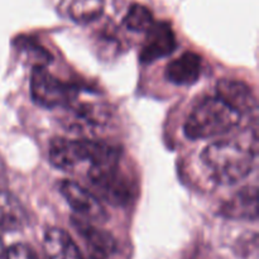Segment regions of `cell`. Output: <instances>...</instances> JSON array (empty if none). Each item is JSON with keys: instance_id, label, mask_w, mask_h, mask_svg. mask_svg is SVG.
<instances>
[{"instance_id": "obj_1", "label": "cell", "mask_w": 259, "mask_h": 259, "mask_svg": "<svg viewBox=\"0 0 259 259\" xmlns=\"http://www.w3.org/2000/svg\"><path fill=\"white\" fill-rule=\"evenodd\" d=\"M254 151L229 141L215 142L201 153V162L210 177L223 186L244 180L254 167Z\"/></svg>"}, {"instance_id": "obj_2", "label": "cell", "mask_w": 259, "mask_h": 259, "mask_svg": "<svg viewBox=\"0 0 259 259\" xmlns=\"http://www.w3.org/2000/svg\"><path fill=\"white\" fill-rule=\"evenodd\" d=\"M240 114L218 96L202 100L185 121L184 132L190 139H207L237 128Z\"/></svg>"}, {"instance_id": "obj_3", "label": "cell", "mask_w": 259, "mask_h": 259, "mask_svg": "<svg viewBox=\"0 0 259 259\" xmlns=\"http://www.w3.org/2000/svg\"><path fill=\"white\" fill-rule=\"evenodd\" d=\"M118 152L116 147L104 142L56 138L51 142L48 157L56 168L71 172L82 166L88 169Z\"/></svg>"}, {"instance_id": "obj_4", "label": "cell", "mask_w": 259, "mask_h": 259, "mask_svg": "<svg viewBox=\"0 0 259 259\" xmlns=\"http://www.w3.org/2000/svg\"><path fill=\"white\" fill-rule=\"evenodd\" d=\"M88 179L109 204L126 205L134 195L133 181L121 167V152L88 168Z\"/></svg>"}, {"instance_id": "obj_5", "label": "cell", "mask_w": 259, "mask_h": 259, "mask_svg": "<svg viewBox=\"0 0 259 259\" xmlns=\"http://www.w3.org/2000/svg\"><path fill=\"white\" fill-rule=\"evenodd\" d=\"M30 94L35 104L47 109L67 108L77 99V88L53 76L45 66H35L30 76Z\"/></svg>"}, {"instance_id": "obj_6", "label": "cell", "mask_w": 259, "mask_h": 259, "mask_svg": "<svg viewBox=\"0 0 259 259\" xmlns=\"http://www.w3.org/2000/svg\"><path fill=\"white\" fill-rule=\"evenodd\" d=\"M61 195L71 209L91 222H105L108 214L100 200L77 182L63 180L58 184Z\"/></svg>"}, {"instance_id": "obj_7", "label": "cell", "mask_w": 259, "mask_h": 259, "mask_svg": "<svg viewBox=\"0 0 259 259\" xmlns=\"http://www.w3.org/2000/svg\"><path fill=\"white\" fill-rule=\"evenodd\" d=\"M176 46V35L169 23L154 22L147 30L146 42L142 47L139 58L143 63H152L171 55Z\"/></svg>"}, {"instance_id": "obj_8", "label": "cell", "mask_w": 259, "mask_h": 259, "mask_svg": "<svg viewBox=\"0 0 259 259\" xmlns=\"http://www.w3.org/2000/svg\"><path fill=\"white\" fill-rule=\"evenodd\" d=\"M217 94L218 98L222 99L225 104L238 111L240 115L254 110L257 106L252 89L242 81L223 78L218 82Z\"/></svg>"}, {"instance_id": "obj_9", "label": "cell", "mask_w": 259, "mask_h": 259, "mask_svg": "<svg viewBox=\"0 0 259 259\" xmlns=\"http://www.w3.org/2000/svg\"><path fill=\"white\" fill-rule=\"evenodd\" d=\"M220 214L228 219L255 222L258 219V191L255 186H245L223 205Z\"/></svg>"}, {"instance_id": "obj_10", "label": "cell", "mask_w": 259, "mask_h": 259, "mask_svg": "<svg viewBox=\"0 0 259 259\" xmlns=\"http://www.w3.org/2000/svg\"><path fill=\"white\" fill-rule=\"evenodd\" d=\"M201 73V57L195 52H185L167 65L164 76L175 85H192Z\"/></svg>"}, {"instance_id": "obj_11", "label": "cell", "mask_w": 259, "mask_h": 259, "mask_svg": "<svg viewBox=\"0 0 259 259\" xmlns=\"http://www.w3.org/2000/svg\"><path fill=\"white\" fill-rule=\"evenodd\" d=\"M47 259H85L72 238L62 229L51 228L43 242Z\"/></svg>"}, {"instance_id": "obj_12", "label": "cell", "mask_w": 259, "mask_h": 259, "mask_svg": "<svg viewBox=\"0 0 259 259\" xmlns=\"http://www.w3.org/2000/svg\"><path fill=\"white\" fill-rule=\"evenodd\" d=\"M27 211L9 191L0 190V230L14 232L27 225Z\"/></svg>"}, {"instance_id": "obj_13", "label": "cell", "mask_w": 259, "mask_h": 259, "mask_svg": "<svg viewBox=\"0 0 259 259\" xmlns=\"http://www.w3.org/2000/svg\"><path fill=\"white\" fill-rule=\"evenodd\" d=\"M72 110V123L78 128H96L109 119V108L101 103H76L67 106Z\"/></svg>"}, {"instance_id": "obj_14", "label": "cell", "mask_w": 259, "mask_h": 259, "mask_svg": "<svg viewBox=\"0 0 259 259\" xmlns=\"http://www.w3.org/2000/svg\"><path fill=\"white\" fill-rule=\"evenodd\" d=\"M75 227L93 250L91 257L105 259L115 250V240L109 233L86 223H75Z\"/></svg>"}, {"instance_id": "obj_15", "label": "cell", "mask_w": 259, "mask_h": 259, "mask_svg": "<svg viewBox=\"0 0 259 259\" xmlns=\"http://www.w3.org/2000/svg\"><path fill=\"white\" fill-rule=\"evenodd\" d=\"M104 10V0H72L70 17L77 23H90L98 19Z\"/></svg>"}, {"instance_id": "obj_16", "label": "cell", "mask_w": 259, "mask_h": 259, "mask_svg": "<svg viewBox=\"0 0 259 259\" xmlns=\"http://www.w3.org/2000/svg\"><path fill=\"white\" fill-rule=\"evenodd\" d=\"M154 23L151 10L142 4H133L124 17V24L133 32H147Z\"/></svg>"}, {"instance_id": "obj_17", "label": "cell", "mask_w": 259, "mask_h": 259, "mask_svg": "<svg viewBox=\"0 0 259 259\" xmlns=\"http://www.w3.org/2000/svg\"><path fill=\"white\" fill-rule=\"evenodd\" d=\"M5 259H40L32 247L27 244H13L7 249Z\"/></svg>"}, {"instance_id": "obj_18", "label": "cell", "mask_w": 259, "mask_h": 259, "mask_svg": "<svg viewBox=\"0 0 259 259\" xmlns=\"http://www.w3.org/2000/svg\"><path fill=\"white\" fill-rule=\"evenodd\" d=\"M5 257H7V249H5L2 238H0V259H5Z\"/></svg>"}, {"instance_id": "obj_19", "label": "cell", "mask_w": 259, "mask_h": 259, "mask_svg": "<svg viewBox=\"0 0 259 259\" xmlns=\"http://www.w3.org/2000/svg\"><path fill=\"white\" fill-rule=\"evenodd\" d=\"M90 259H99V258H94V257H90Z\"/></svg>"}]
</instances>
